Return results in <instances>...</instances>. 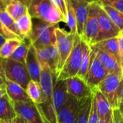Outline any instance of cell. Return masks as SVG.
<instances>
[{"label": "cell", "mask_w": 123, "mask_h": 123, "mask_svg": "<svg viewBox=\"0 0 123 123\" xmlns=\"http://www.w3.org/2000/svg\"><path fill=\"white\" fill-rule=\"evenodd\" d=\"M59 23L53 24L52 26L48 27L32 44L36 50L42 49L45 47L49 46L50 45L56 44V35L55 29L59 27Z\"/></svg>", "instance_id": "cell-22"}, {"label": "cell", "mask_w": 123, "mask_h": 123, "mask_svg": "<svg viewBox=\"0 0 123 123\" xmlns=\"http://www.w3.org/2000/svg\"><path fill=\"white\" fill-rule=\"evenodd\" d=\"M82 48H83V53H82V57L81 61L80 70L78 74V76L85 80V77L86 76V74L88 72L90 66L92 48L88 43H86L83 40H82Z\"/></svg>", "instance_id": "cell-26"}, {"label": "cell", "mask_w": 123, "mask_h": 123, "mask_svg": "<svg viewBox=\"0 0 123 123\" xmlns=\"http://www.w3.org/2000/svg\"><path fill=\"white\" fill-rule=\"evenodd\" d=\"M112 116L106 117L105 119H100L99 123H110L111 120H112Z\"/></svg>", "instance_id": "cell-38"}, {"label": "cell", "mask_w": 123, "mask_h": 123, "mask_svg": "<svg viewBox=\"0 0 123 123\" xmlns=\"http://www.w3.org/2000/svg\"><path fill=\"white\" fill-rule=\"evenodd\" d=\"M121 67H122V69L123 71V55L121 56Z\"/></svg>", "instance_id": "cell-42"}, {"label": "cell", "mask_w": 123, "mask_h": 123, "mask_svg": "<svg viewBox=\"0 0 123 123\" xmlns=\"http://www.w3.org/2000/svg\"><path fill=\"white\" fill-rule=\"evenodd\" d=\"M1 68L3 69L6 79L19 84L24 89H27L31 81L26 65L12 58L1 59Z\"/></svg>", "instance_id": "cell-5"}, {"label": "cell", "mask_w": 123, "mask_h": 123, "mask_svg": "<svg viewBox=\"0 0 123 123\" xmlns=\"http://www.w3.org/2000/svg\"><path fill=\"white\" fill-rule=\"evenodd\" d=\"M93 45L113 55L115 58H117V60L121 65V55L120 52L119 41L117 37L101 41Z\"/></svg>", "instance_id": "cell-23"}, {"label": "cell", "mask_w": 123, "mask_h": 123, "mask_svg": "<svg viewBox=\"0 0 123 123\" xmlns=\"http://www.w3.org/2000/svg\"><path fill=\"white\" fill-rule=\"evenodd\" d=\"M94 100L100 119H105L106 117L112 116V107L111 106L107 97L99 89L94 92Z\"/></svg>", "instance_id": "cell-20"}, {"label": "cell", "mask_w": 123, "mask_h": 123, "mask_svg": "<svg viewBox=\"0 0 123 123\" xmlns=\"http://www.w3.org/2000/svg\"><path fill=\"white\" fill-rule=\"evenodd\" d=\"M86 101L79 100L68 94L65 105L58 114V123H77Z\"/></svg>", "instance_id": "cell-6"}, {"label": "cell", "mask_w": 123, "mask_h": 123, "mask_svg": "<svg viewBox=\"0 0 123 123\" xmlns=\"http://www.w3.org/2000/svg\"><path fill=\"white\" fill-rule=\"evenodd\" d=\"M98 89L107 97L113 109H120L123 98V76L109 74L99 84Z\"/></svg>", "instance_id": "cell-3"}, {"label": "cell", "mask_w": 123, "mask_h": 123, "mask_svg": "<svg viewBox=\"0 0 123 123\" xmlns=\"http://www.w3.org/2000/svg\"><path fill=\"white\" fill-rule=\"evenodd\" d=\"M100 120L99 116L98 115V112L97 111V108L95 106L94 100V97H93V100H92V110L89 115V119L88 123H99Z\"/></svg>", "instance_id": "cell-34"}, {"label": "cell", "mask_w": 123, "mask_h": 123, "mask_svg": "<svg viewBox=\"0 0 123 123\" xmlns=\"http://www.w3.org/2000/svg\"><path fill=\"white\" fill-rule=\"evenodd\" d=\"M30 13L22 16L19 19L15 20V25L18 30L19 37L22 40H25L27 38L32 29V20Z\"/></svg>", "instance_id": "cell-24"}, {"label": "cell", "mask_w": 123, "mask_h": 123, "mask_svg": "<svg viewBox=\"0 0 123 123\" xmlns=\"http://www.w3.org/2000/svg\"><path fill=\"white\" fill-rule=\"evenodd\" d=\"M28 11L32 19L37 18L53 24L66 22V18L51 0H31Z\"/></svg>", "instance_id": "cell-2"}, {"label": "cell", "mask_w": 123, "mask_h": 123, "mask_svg": "<svg viewBox=\"0 0 123 123\" xmlns=\"http://www.w3.org/2000/svg\"><path fill=\"white\" fill-rule=\"evenodd\" d=\"M32 43H30V41L27 38H26L25 40L22 41V44L15 50L10 58L25 64L27 53Z\"/></svg>", "instance_id": "cell-29"}, {"label": "cell", "mask_w": 123, "mask_h": 123, "mask_svg": "<svg viewBox=\"0 0 123 123\" xmlns=\"http://www.w3.org/2000/svg\"><path fill=\"white\" fill-rule=\"evenodd\" d=\"M17 115L21 116L27 123H44L37 105L32 101L13 102Z\"/></svg>", "instance_id": "cell-11"}, {"label": "cell", "mask_w": 123, "mask_h": 123, "mask_svg": "<svg viewBox=\"0 0 123 123\" xmlns=\"http://www.w3.org/2000/svg\"><path fill=\"white\" fill-rule=\"evenodd\" d=\"M25 65L31 80L40 83L42 68L37 57V50L32 44L29 48L26 58Z\"/></svg>", "instance_id": "cell-15"}, {"label": "cell", "mask_w": 123, "mask_h": 123, "mask_svg": "<svg viewBox=\"0 0 123 123\" xmlns=\"http://www.w3.org/2000/svg\"><path fill=\"white\" fill-rule=\"evenodd\" d=\"M17 116L13 102L10 99L8 94L0 95V122L8 123Z\"/></svg>", "instance_id": "cell-18"}, {"label": "cell", "mask_w": 123, "mask_h": 123, "mask_svg": "<svg viewBox=\"0 0 123 123\" xmlns=\"http://www.w3.org/2000/svg\"><path fill=\"white\" fill-rule=\"evenodd\" d=\"M110 123H123V117L120 109H113L112 118Z\"/></svg>", "instance_id": "cell-35"}, {"label": "cell", "mask_w": 123, "mask_h": 123, "mask_svg": "<svg viewBox=\"0 0 123 123\" xmlns=\"http://www.w3.org/2000/svg\"><path fill=\"white\" fill-rule=\"evenodd\" d=\"M55 35L56 45L59 53V64L57 72L58 75L63 68L67 58H68L73 49L74 43L76 34H72L70 32H67L65 30L60 28V27H58L55 29Z\"/></svg>", "instance_id": "cell-8"}, {"label": "cell", "mask_w": 123, "mask_h": 123, "mask_svg": "<svg viewBox=\"0 0 123 123\" xmlns=\"http://www.w3.org/2000/svg\"><path fill=\"white\" fill-rule=\"evenodd\" d=\"M0 23L4 25L19 37L18 30L15 25V20L2 7H0Z\"/></svg>", "instance_id": "cell-31"}, {"label": "cell", "mask_w": 123, "mask_h": 123, "mask_svg": "<svg viewBox=\"0 0 123 123\" xmlns=\"http://www.w3.org/2000/svg\"><path fill=\"white\" fill-rule=\"evenodd\" d=\"M91 48L96 51L99 61L109 74H117L123 77V71L121 65L116 58H115L110 53L96 48L94 45H92Z\"/></svg>", "instance_id": "cell-14"}, {"label": "cell", "mask_w": 123, "mask_h": 123, "mask_svg": "<svg viewBox=\"0 0 123 123\" xmlns=\"http://www.w3.org/2000/svg\"><path fill=\"white\" fill-rule=\"evenodd\" d=\"M120 35H121V36H123V30L120 32Z\"/></svg>", "instance_id": "cell-45"}, {"label": "cell", "mask_w": 123, "mask_h": 123, "mask_svg": "<svg viewBox=\"0 0 123 123\" xmlns=\"http://www.w3.org/2000/svg\"><path fill=\"white\" fill-rule=\"evenodd\" d=\"M123 107V98H122V102H121V105H120V107Z\"/></svg>", "instance_id": "cell-44"}, {"label": "cell", "mask_w": 123, "mask_h": 123, "mask_svg": "<svg viewBox=\"0 0 123 123\" xmlns=\"http://www.w3.org/2000/svg\"><path fill=\"white\" fill-rule=\"evenodd\" d=\"M27 93L35 105H40L43 101V90L39 82L31 80L26 89Z\"/></svg>", "instance_id": "cell-27"}, {"label": "cell", "mask_w": 123, "mask_h": 123, "mask_svg": "<svg viewBox=\"0 0 123 123\" xmlns=\"http://www.w3.org/2000/svg\"><path fill=\"white\" fill-rule=\"evenodd\" d=\"M37 57L40 63L47 64L56 77L59 64V53L56 44L37 50Z\"/></svg>", "instance_id": "cell-13"}, {"label": "cell", "mask_w": 123, "mask_h": 123, "mask_svg": "<svg viewBox=\"0 0 123 123\" xmlns=\"http://www.w3.org/2000/svg\"><path fill=\"white\" fill-rule=\"evenodd\" d=\"M8 123H27V122L21 117V116H19V115H17L14 119H13L12 121H10V122H9Z\"/></svg>", "instance_id": "cell-36"}, {"label": "cell", "mask_w": 123, "mask_h": 123, "mask_svg": "<svg viewBox=\"0 0 123 123\" xmlns=\"http://www.w3.org/2000/svg\"><path fill=\"white\" fill-rule=\"evenodd\" d=\"M120 112H121V113H122V115H123V107H120Z\"/></svg>", "instance_id": "cell-43"}, {"label": "cell", "mask_w": 123, "mask_h": 123, "mask_svg": "<svg viewBox=\"0 0 123 123\" xmlns=\"http://www.w3.org/2000/svg\"><path fill=\"white\" fill-rule=\"evenodd\" d=\"M118 41H119V47H120V55H123V36L119 35L118 37Z\"/></svg>", "instance_id": "cell-37"}, {"label": "cell", "mask_w": 123, "mask_h": 123, "mask_svg": "<svg viewBox=\"0 0 123 123\" xmlns=\"http://www.w3.org/2000/svg\"><path fill=\"white\" fill-rule=\"evenodd\" d=\"M14 1H20V2L23 3L24 4H25L27 7H29L30 4V1H31V0H14Z\"/></svg>", "instance_id": "cell-39"}, {"label": "cell", "mask_w": 123, "mask_h": 123, "mask_svg": "<svg viewBox=\"0 0 123 123\" xmlns=\"http://www.w3.org/2000/svg\"><path fill=\"white\" fill-rule=\"evenodd\" d=\"M99 31V3L94 1L89 4L88 17L84 25L83 36L81 37L84 41L92 46L94 44Z\"/></svg>", "instance_id": "cell-9"}, {"label": "cell", "mask_w": 123, "mask_h": 123, "mask_svg": "<svg viewBox=\"0 0 123 123\" xmlns=\"http://www.w3.org/2000/svg\"><path fill=\"white\" fill-rule=\"evenodd\" d=\"M5 85L6 94L13 102H28L31 100L26 89L22 87L19 84L6 79Z\"/></svg>", "instance_id": "cell-19"}, {"label": "cell", "mask_w": 123, "mask_h": 123, "mask_svg": "<svg viewBox=\"0 0 123 123\" xmlns=\"http://www.w3.org/2000/svg\"><path fill=\"white\" fill-rule=\"evenodd\" d=\"M68 93L66 80H56L54 82L53 101L57 115L65 105L68 97Z\"/></svg>", "instance_id": "cell-17"}, {"label": "cell", "mask_w": 123, "mask_h": 123, "mask_svg": "<svg viewBox=\"0 0 123 123\" xmlns=\"http://www.w3.org/2000/svg\"><path fill=\"white\" fill-rule=\"evenodd\" d=\"M68 93L79 100H86L94 96V92L85 80L78 76L66 79Z\"/></svg>", "instance_id": "cell-12"}, {"label": "cell", "mask_w": 123, "mask_h": 123, "mask_svg": "<svg viewBox=\"0 0 123 123\" xmlns=\"http://www.w3.org/2000/svg\"><path fill=\"white\" fill-rule=\"evenodd\" d=\"M102 6H110L123 12V0H97Z\"/></svg>", "instance_id": "cell-33"}, {"label": "cell", "mask_w": 123, "mask_h": 123, "mask_svg": "<svg viewBox=\"0 0 123 123\" xmlns=\"http://www.w3.org/2000/svg\"><path fill=\"white\" fill-rule=\"evenodd\" d=\"M102 6V5H101ZM115 25L122 31L123 30V12L110 6H102Z\"/></svg>", "instance_id": "cell-30"}, {"label": "cell", "mask_w": 123, "mask_h": 123, "mask_svg": "<svg viewBox=\"0 0 123 123\" xmlns=\"http://www.w3.org/2000/svg\"><path fill=\"white\" fill-rule=\"evenodd\" d=\"M99 31L95 40L94 44L107 39L118 37L120 35L121 32L120 30L112 21V19L108 16L105 10L99 4Z\"/></svg>", "instance_id": "cell-10"}, {"label": "cell", "mask_w": 123, "mask_h": 123, "mask_svg": "<svg viewBox=\"0 0 123 123\" xmlns=\"http://www.w3.org/2000/svg\"><path fill=\"white\" fill-rule=\"evenodd\" d=\"M76 19L77 34L82 37L89 12V3L82 0H71Z\"/></svg>", "instance_id": "cell-16"}, {"label": "cell", "mask_w": 123, "mask_h": 123, "mask_svg": "<svg viewBox=\"0 0 123 123\" xmlns=\"http://www.w3.org/2000/svg\"><path fill=\"white\" fill-rule=\"evenodd\" d=\"M1 7L4 8L14 20L29 12L28 7L23 3L18 1L1 0Z\"/></svg>", "instance_id": "cell-21"}, {"label": "cell", "mask_w": 123, "mask_h": 123, "mask_svg": "<svg viewBox=\"0 0 123 123\" xmlns=\"http://www.w3.org/2000/svg\"><path fill=\"white\" fill-rule=\"evenodd\" d=\"M53 25V23H50L40 19L34 18L32 21V29L28 35L27 39L32 44H33L38 39V37Z\"/></svg>", "instance_id": "cell-25"}, {"label": "cell", "mask_w": 123, "mask_h": 123, "mask_svg": "<svg viewBox=\"0 0 123 123\" xmlns=\"http://www.w3.org/2000/svg\"><path fill=\"white\" fill-rule=\"evenodd\" d=\"M82 1H86V2H87V3H89V4H91V3H92V2L97 1V0H82Z\"/></svg>", "instance_id": "cell-41"}, {"label": "cell", "mask_w": 123, "mask_h": 123, "mask_svg": "<svg viewBox=\"0 0 123 123\" xmlns=\"http://www.w3.org/2000/svg\"><path fill=\"white\" fill-rule=\"evenodd\" d=\"M0 37H1V40H0V45L1 46V45H3L5 43H6V41L7 40L2 35H1L0 34Z\"/></svg>", "instance_id": "cell-40"}, {"label": "cell", "mask_w": 123, "mask_h": 123, "mask_svg": "<svg viewBox=\"0 0 123 123\" xmlns=\"http://www.w3.org/2000/svg\"><path fill=\"white\" fill-rule=\"evenodd\" d=\"M108 74V71L99 61L96 51L92 49L90 66L85 77V81L91 88L94 94Z\"/></svg>", "instance_id": "cell-7"}, {"label": "cell", "mask_w": 123, "mask_h": 123, "mask_svg": "<svg viewBox=\"0 0 123 123\" xmlns=\"http://www.w3.org/2000/svg\"><path fill=\"white\" fill-rule=\"evenodd\" d=\"M93 97L88 99L87 101L86 102L84 107V109L81 112V115H80V117H79V118L76 123H88L90 112H91V110H92V106Z\"/></svg>", "instance_id": "cell-32"}, {"label": "cell", "mask_w": 123, "mask_h": 123, "mask_svg": "<svg viewBox=\"0 0 123 123\" xmlns=\"http://www.w3.org/2000/svg\"><path fill=\"white\" fill-rule=\"evenodd\" d=\"M82 53V39L81 36L76 34L74 43L73 49L68 58H67L63 68L57 75L56 80H66L67 79L78 76L81 66Z\"/></svg>", "instance_id": "cell-4"}, {"label": "cell", "mask_w": 123, "mask_h": 123, "mask_svg": "<svg viewBox=\"0 0 123 123\" xmlns=\"http://www.w3.org/2000/svg\"><path fill=\"white\" fill-rule=\"evenodd\" d=\"M42 71L40 84L43 90V101L40 105H36L44 123H58V115L55 110L53 101V92L54 87L53 80L56 77L50 67L45 63H40Z\"/></svg>", "instance_id": "cell-1"}, {"label": "cell", "mask_w": 123, "mask_h": 123, "mask_svg": "<svg viewBox=\"0 0 123 123\" xmlns=\"http://www.w3.org/2000/svg\"><path fill=\"white\" fill-rule=\"evenodd\" d=\"M23 40L20 39H9L1 46L0 56L1 59L10 58L15 50L22 44Z\"/></svg>", "instance_id": "cell-28"}]
</instances>
